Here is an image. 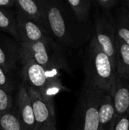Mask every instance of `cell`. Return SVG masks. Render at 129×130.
I'll use <instances>...</instances> for the list:
<instances>
[{"mask_svg":"<svg viewBox=\"0 0 129 130\" xmlns=\"http://www.w3.org/2000/svg\"><path fill=\"white\" fill-rule=\"evenodd\" d=\"M44 5L49 33L57 43L79 49L89 43L94 34L93 22H81L65 1L44 0Z\"/></svg>","mask_w":129,"mask_h":130,"instance_id":"obj_1","label":"cell"},{"mask_svg":"<svg viewBox=\"0 0 129 130\" xmlns=\"http://www.w3.org/2000/svg\"><path fill=\"white\" fill-rule=\"evenodd\" d=\"M82 62L84 72V83L110 94L116 75V68L94 36L84 50Z\"/></svg>","mask_w":129,"mask_h":130,"instance_id":"obj_2","label":"cell"},{"mask_svg":"<svg viewBox=\"0 0 129 130\" xmlns=\"http://www.w3.org/2000/svg\"><path fill=\"white\" fill-rule=\"evenodd\" d=\"M103 92L83 83L68 130H99L98 108Z\"/></svg>","mask_w":129,"mask_h":130,"instance_id":"obj_3","label":"cell"},{"mask_svg":"<svg viewBox=\"0 0 129 130\" xmlns=\"http://www.w3.org/2000/svg\"><path fill=\"white\" fill-rule=\"evenodd\" d=\"M21 48L27 52L39 65L46 68H56L71 73L65 49L57 43L53 38L34 43H19Z\"/></svg>","mask_w":129,"mask_h":130,"instance_id":"obj_4","label":"cell"},{"mask_svg":"<svg viewBox=\"0 0 129 130\" xmlns=\"http://www.w3.org/2000/svg\"><path fill=\"white\" fill-rule=\"evenodd\" d=\"M23 85L31 88L40 94L53 80L61 79L62 73L56 68H46L36 63L32 57L21 48V62Z\"/></svg>","mask_w":129,"mask_h":130,"instance_id":"obj_5","label":"cell"},{"mask_svg":"<svg viewBox=\"0 0 129 130\" xmlns=\"http://www.w3.org/2000/svg\"><path fill=\"white\" fill-rule=\"evenodd\" d=\"M93 24L94 36L116 68V31L112 13H105L95 8Z\"/></svg>","mask_w":129,"mask_h":130,"instance_id":"obj_6","label":"cell"},{"mask_svg":"<svg viewBox=\"0 0 129 130\" xmlns=\"http://www.w3.org/2000/svg\"><path fill=\"white\" fill-rule=\"evenodd\" d=\"M27 89L33 108L35 130H57L56 108L46 104L36 90L31 88Z\"/></svg>","mask_w":129,"mask_h":130,"instance_id":"obj_7","label":"cell"},{"mask_svg":"<svg viewBox=\"0 0 129 130\" xmlns=\"http://www.w3.org/2000/svg\"><path fill=\"white\" fill-rule=\"evenodd\" d=\"M14 11L20 35V41L18 43H34L52 38L48 31L26 16L23 12L15 8Z\"/></svg>","mask_w":129,"mask_h":130,"instance_id":"obj_8","label":"cell"},{"mask_svg":"<svg viewBox=\"0 0 129 130\" xmlns=\"http://www.w3.org/2000/svg\"><path fill=\"white\" fill-rule=\"evenodd\" d=\"M21 46L13 37L0 34V67L14 75L20 66Z\"/></svg>","mask_w":129,"mask_h":130,"instance_id":"obj_9","label":"cell"},{"mask_svg":"<svg viewBox=\"0 0 129 130\" xmlns=\"http://www.w3.org/2000/svg\"><path fill=\"white\" fill-rule=\"evenodd\" d=\"M17 109L14 110L26 130H35V117L31 100L27 88L21 84L17 95Z\"/></svg>","mask_w":129,"mask_h":130,"instance_id":"obj_10","label":"cell"},{"mask_svg":"<svg viewBox=\"0 0 129 130\" xmlns=\"http://www.w3.org/2000/svg\"><path fill=\"white\" fill-rule=\"evenodd\" d=\"M110 94L113 98L116 117L129 113V75H116Z\"/></svg>","mask_w":129,"mask_h":130,"instance_id":"obj_11","label":"cell"},{"mask_svg":"<svg viewBox=\"0 0 129 130\" xmlns=\"http://www.w3.org/2000/svg\"><path fill=\"white\" fill-rule=\"evenodd\" d=\"M14 8L23 12L26 16L49 33L45 13L44 0H16Z\"/></svg>","mask_w":129,"mask_h":130,"instance_id":"obj_12","label":"cell"},{"mask_svg":"<svg viewBox=\"0 0 129 130\" xmlns=\"http://www.w3.org/2000/svg\"><path fill=\"white\" fill-rule=\"evenodd\" d=\"M98 117L99 130H112L116 117L113 98L110 94L102 93L98 108Z\"/></svg>","mask_w":129,"mask_h":130,"instance_id":"obj_13","label":"cell"},{"mask_svg":"<svg viewBox=\"0 0 129 130\" xmlns=\"http://www.w3.org/2000/svg\"><path fill=\"white\" fill-rule=\"evenodd\" d=\"M112 14L116 36L129 46V11L122 5L118 6Z\"/></svg>","mask_w":129,"mask_h":130,"instance_id":"obj_14","label":"cell"},{"mask_svg":"<svg viewBox=\"0 0 129 130\" xmlns=\"http://www.w3.org/2000/svg\"><path fill=\"white\" fill-rule=\"evenodd\" d=\"M116 71L119 76L129 75V46L116 36Z\"/></svg>","mask_w":129,"mask_h":130,"instance_id":"obj_15","label":"cell"},{"mask_svg":"<svg viewBox=\"0 0 129 130\" xmlns=\"http://www.w3.org/2000/svg\"><path fill=\"white\" fill-rule=\"evenodd\" d=\"M75 17L82 23H90L93 20L90 17L93 7L90 0H67L65 1Z\"/></svg>","mask_w":129,"mask_h":130,"instance_id":"obj_16","label":"cell"},{"mask_svg":"<svg viewBox=\"0 0 129 130\" xmlns=\"http://www.w3.org/2000/svg\"><path fill=\"white\" fill-rule=\"evenodd\" d=\"M0 31L9 34L16 41H20L14 11L0 8Z\"/></svg>","mask_w":129,"mask_h":130,"instance_id":"obj_17","label":"cell"},{"mask_svg":"<svg viewBox=\"0 0 129 130\" xmlns=\"http://www.w3.org/2000/svg\"><path fill=\"white\" fill-rule=\"evenodd\" d=\"M0 130H26L14 110L0 113Z\"/></svg>","mask_w":129,"mask_h":130,"instance_id":"obj_18","label":"cell"},{"mask_svg":"<svg viewBox=\"0 0 129 130\" xmlns=\"http://www.w3.org/2000/svg\"><path fill=\"white\" fill-rule=\"evenodd\" d=\"M16 88L14 75L10 74L0 67V88L9 94H11Z\"/></svg>","mask_w":129,"mask_h":130,"instance_id":"obj_19","label":"cell"},{"mask_svg":"<svg viewBox=\"0 0 129 130\" xmlns=\"http://www.w3.org/2000/svg\"><path fill=\"white\" fill-rule=\"evenodd\" d=\"M93 6L100 9L105 13H112L113 10H115L119 6L120 2L119 0H95L92 1Z\"/></svg>","mask_w":129,"mask_h":130,"instance_id":"obj_20","label":"cell"},{"mask_svg":"<svg viewBox=\"0 0 129 130\" xmlns=\"http://www.w3.org/2000/svg\"><path fill=\"white\" fill-rule=\"evenodd\" d=\"M13 100L11 94L0 88V113L8 111L12 109Z\"/></svg>","mask_w":129,"mask_h":130,"instance_id":"obj_21","label":"cell"},{"mask_svg":"<svg viewBox=\"0 0 129 130\" xmlns=\"http://www.w3.org/2000/svg\"><path fill=\"white\" fill-rule=\"evenodd\" d=\"M112 130H129V113L117 117Z\"/></svg>","mask_w":129,"mask_h":130,"instance_id":"obj_22","label":"cell"},{"mask_svg":"<svg viewBox=\"0 0 129 130\" xmlns=\"http://www.w3.org/2000/svg\"><path fill=\"white\" fill-rule=\"evenodd\" d=\"M16 0H0V8L11 9L15 6Z\"/></svg>","mask_w":129,"mask_h":130,"instance_id":"obj_23","label":"cell"},{"mask_svg":"<svg viewBox=\"0 0 129 130\" xmlns=\"http://www.w3.org/2000/svg\"><path fill=\"white\" fill-rule=\"evenodd\" d=\"M123 5L127 8V9L129 11V0L125 1V2H123Z\"/></svg>","mask_w":129,"mask_h":130,"instance_id":"obj_24","label":"cell"}]
</instances>
